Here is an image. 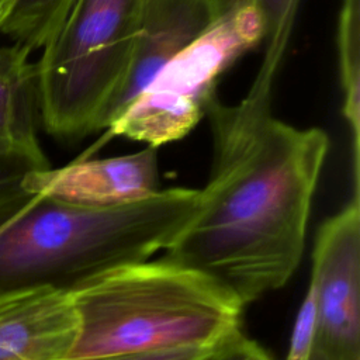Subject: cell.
I'll use <instances>...</instances> for the list:
<instances>
[{
	"instance_id": "6da1fadb",
	"label": "cell",
	"mask_w": 360,
	"mask_h": 360,
	"mask_svg": "<svg viewBox=\"0 0 360 360\" xmlns=\"http://www.w3.org/2000/svg\"><path fill=\"white\" fill-rule=\"evenodd\" d=\"M205 114L208 181L163 259L208 277L245 308L298 267L329 139L274 117L271 97L246 93L228 105L215 96Z\"/></svg>"
},
{
	"instance_id": "7a4b0ae2",
	"label": "cell",
	"mask_w": 360,
	"mask_h": 360,
	"mask_svg": "<svg viewBox=\"0 0 360 360\" xmlns=\"http://www.w3.org/2000/svg\"><path fill=\"white\" fill-rule=\"evenodd\" d=\"M197 188L174 187L129 204L89 207L15 184L0 193V294L73 292L165 250L200 205Z\"/></svg>"
},
{
	"instance_id": "3957f363",
	"label": "cell",
	"mask_w": 360,
	"mask_h": 360,
	"mask_svg": "<svg viewBox=\"0 0 360 360\" xmlns=\"http://www.w3.org/2000/svg\"><path fill=\"white\" fill-rule=\"evenodd\" d=\"M72 298L77 336L68 360L221 347L242 332L243 307L226 290L163 257L115 269Z\"/></svg>"
},
{
	"instance_id": "277c9868",
	"label": "cell",
	"mask_w": 360,
	"mask_h": 360,
	"mask_svg": "<svg viewBox=\"0 0 360 360\" xmlns=\"http://www.w3.org/2000/svg\"><path fill=\"white\" fill-rule=\"evenodd\" d=\"M141 0H76L37 65L39 118L59 139L104 129L128 70Z\"/></svg>"
},
{
	"instance_id": "5b68a950",
	"label": "cell",
	"mask_w": 360,
	"mask_h": 360,
	"mask_svg": "<svg viewBox=\"0 0 360 360\" xmlns=\"http://www.w3.org/2000/svg\"><path fill=\"white\" fill-rule=\"evenodd\" d=\"M262 41L252 0H228L219 18L155 75L108 132L149 148L181 139L205 115L222 73Z\"/></svg>"
},
{
	"instance_id": "8992f818",
	"label": "cell",
	"mask_w": 360,
	"mask_h": 360,
	"mask_svg": "<svg viewBox=\"0 0 360 360\" xmlns=\"http://www.w3.org/2000/svg\"><path fill=\"white\" fill-rule=\"evenodd\" d=\"M309 284L318 308L316 347L340 360H360L359 193L319 226Z\"/></svg>"
},
{
	"instance_id": "52a82bcc",
	"label": "cell",
	"mask_w": 360,
	"mask_h": 360,
	"mask_svg": "<svg viewBox=\"0 0 360 360\" xmlns=\"http://www.w3.org/2000/svg\"><path fill=\"white\" fill-rule=\"evenodd\" d=\"M228 0H141L138 32L125 77L104 120V129L177 53L201 37Z\"/></svg>"
},
{
	"instance_id": "ba28073f",
	"label": "cell",
	"mask_w": 360,
	"mask_h": 360,
	"mask_svg": "<svg viewBox=\"0 0 360 360\" xmlns=\"http://www.w3.org/2000/svg\"><path fill=\"white\" fill-rule=\"evenodd\" d=\"M156 148L135 153L76 160L62 167L27 173L21 186L30 191L89 207H114L145 200L159 191Z\"/></svg>"
},
{
	"instance_id": "9c48e42d",
	"label": "cell",
	"mask_w": 360,
	"mask_h": 360,
	"mask_svg": "<svg viewBox=\"0 0 360 360\" xmlns=\"http://www.w3.org/2000/svg\"><path fill=\"white\" fill-rule=\"evenodd\" d=\"M77 336L72 292L0 294V360H68Z\"/></svg>"
},
{
	"instance_id": "30bf717a",
	"label": "cell",
	"mask_w": 360,
	"mask_h": 360,
	"mask_svg": "<svg viewBox=\"0 0 360 360\" xmlns=\"http://www.w3.org/2000/svg\"><path fill=\"white\" fill-rule=\"evenodd\" d=\"M17 44L0 46V153L24 158L37 169L49 167L39 145L37 65Z\"/></svg>"
},
{
	"instance_id": "8fae6325",
	"label": "cell",
	"mask_w": 360,
	"mask_h": 360,
	"mask_svg": "<svg viewBox=\"0 0 360 360\" xmlns=\"http://www.w3.org/2000/svg\"><path fill=\"white\" fill-rule=\"evenodd\" d=\"M338 53L342 112L353 143L354 191H359L360 173V0H342L338 18Z\"/></svg>"
},
{
	"instance_id": "7c38bea8",
	"label": "cell",
	"mask_w": 360,
	"mask_h": 360,
	"mask_svg": "<svg viewBox=\"0 0 360 360\" xmlns=\"http://www.w3.org/2000/svg\"><path fill=\"white\" fill-rule=\"evenodd\" d=\"M301 0H252L263 27V56L248 93L271 97Z\"/></svg>"
},
{
	"instance_id": "4fadbf2b",
	"label": "cell",
	"mask_w": 360,
	"mask_h": 360,
	"mask_svg": "<svg viewBox=\"0 0 360 360\" xmlns=\"http://www.w3.org/2000/svg\"><path fill=\"white\" fill-rule=\"evenodd\" d=\"M76 0H14L0 32L30 52L42 49Z\"/></svg>"
},
{
	"instance_id": "5bb4252c",
	"label": "cell",
	"mask_w": 360,
	"mask_h": 360,
	"mask_svg": "<svg viewBox=\"0 0 360 360\" xmlns=\"http://www.w3.org/2000/svg\"><path fill=\"white\" fill-rule=\"evenodd\" d=\"M318 343V308L312 285L297 312L285 360H309Z\"/></svg>"
},
{
	"instance_id": "9a60e30c",
	"label": "cell",
	"mask_w": 360,
	"mask_h": 360,
	"mask_svg": "<svg viewBox=\"0 0 360 360\" xmlns=\"http://www.w3.org/2000/svg\"><path fill=\"white\" fill-rule=\"evenodd\" d=\"M224 346L202 347V349H176V350L124 353V354H114V356H104V357H94V359H82V360H214L217 357V354L222 350Z\"/></svg>"
},
{
	"instance_id": "2e32d148",
	"label": "cell",
	"mask_w": 360,
	"mask_h": 360,
	"mask_svg": "<svg viewBox=\"0 0 360 360\" xmlns=\"http://www.w3.org/2000/svg\"><path fill=\"white\" fill-rule=\"evenodd\" d=\"M214 360H273L255 340L240 332L229 340Z\"/></svg>"
},
{
	"instance_id": "e0dca14e",
	"label": "cell",
	"mask_w": 360,
	"mask_h": 360,
	"mask_svg": "<svg viewBox=\"0 0 360 360\" xmlns=\"http://www.w3.org/2000/svg\"><path fill=\"white\" fill-rule=\"evenodd\" d=\"M13 1L14 0H0V30H1L4 21L7 20V17H8L10 11H11Z\"/></svg>"
},
{
	"instance_id": "ac0fdd59",
	"label": "cell",
	"mask_w": 360,
	"mask_h": 360,
	"mask_svg": "<svg viewBox=\"0 0 360 360\" xmlns=\"http://www.w3.org/2000/svg\"><path fill=\"white\" fill-rule=\"evenodd\" d=\"M309 360H340V359H336V357H333V356L319 350L318 347H315V350H314V353H312Z\"/></svg>"
}]
</instances>
